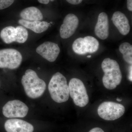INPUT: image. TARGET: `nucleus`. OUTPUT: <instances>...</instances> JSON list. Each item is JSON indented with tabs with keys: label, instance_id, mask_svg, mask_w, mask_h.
<instances>
[{
	"label": "nucleus",
	"instance_id": "9d476101",
	"mask_svg": "<svg viewBox=\"0 0 132 132\" xmlns=\"http://www.w3.org/2000/svg\"><path fill=\"white\" fill-rule=\"evenodd\" d=\"M79 22V19L75 14H69L67 15L60 28V35L61 38L68 39L73 35L78 28Z\"/></svg>",
	"mask_w": 132,
	"mask_h": 132
},
{
	"label": "nucleus",
	"instance_id": "f8f14e48",
	"mask_svg": "<svg viewBox=\"0 0 132 132\" xmlns=\"http://www.w3.org/2000/svg\"><path fill=\"white\" fill-rule=\"evenodd\" d=\"M7 132H33L34 127L30 123L18 119H10L5 124Z\"/></svg>",
	"mask_w": 132,
	"mask_h": 132
},
{
	"label": "nucleus",
	"instance_id": "4be33fe9",
	"mask_svg": "<svg viewBox=\"0 0 132 132\" xmlns=\"http://www.w3.org/2000/svg\"><path fill=\"white\" fill-rule=\"evenodd\" d=\"M38 1L40 3H42V4H46V5H47V4H48L49 3L50 1L53 2L54 1V0H38Z\"/></svg>",
	"mask_w": 132,
	"mask_h": 132
},
{
	"label": "nucleus",
	"instance_id": "7ed1b4c3",
	"mask_svg": "<svg viewBox=\"0 0 132 132\" xmlns=\"http://www.w3.org/2000/svg\"><path fill=\"white\" fill-rule=\"evenodd\" d=\"M48 89L52 99L57 103L65 102L69 98V88L67 79L60 73L57 72L52 76Z\"/></svg>",
	"mask_w": 132,
	"mask_h": 132
},
{
	"label": "nucleus",
	"instance_id": "1a4fd4ad",
	"mask_svg": "<svg viewBox=\"0 0 132 132\" xmlns=\"http://www.w3.org/2000/svg\"><path fill=\"white\" fill-rule=\"evenodd\" d=\"M29 108L24 102L18 100L8 102L3 108V114L7 118H22L27 114Z\"/></svg>",
	"mask_w": 132,
	"mask_h": 132
},
{
	"label": "nucleus",
	"instance_id": "2eb2a0df",
	"mask_svg": "<svg viewBox=\"0 0 132 132\" xmlns=\"http://www.w3.org/2000/svg\"><path fill=\"white\" fill-rule=\"evenodd\" d=\"M19 23L24 27L31 29L37 34H40L46 31L49 26V23L44 21H29L23 19H20Z\"/></svg>",
	"mask_w": 132,
	"mask_h": 132
},
{
	"label": "nucleus",
	"instance_id": "0eeeda50",
	"mask_svg": "<svg viewBox=\"0 0 132 132\" xmlns=\"http://www.w3.org/2000/svg\"><path fill=\"white\" fill-rule=\"evenodd\" d=\"M20 52L13 48L0 50V68L14 69L18 68L22 61Z\"/></svg>",
	"mask_w": 132,
	"mask_h": 132
},
{
	"label": "nucleus",
	"instance_id": "6ab92c4d",
	"mask_svg": "<svg viewBox=\"0 0 132 132\" xmlns=\"http://www.w3.org/2000/svg\"><path fill=\"white\" fill-rule=\"evenodd\" d=\"M68 2L73 5H78L81 3L83 0H66Z\"/></svg>",
	"mask_w": 132,
	"mask_h": 132
},
{
	"label": "nucleus",
	"instance_id": "423d86ee",
	"mask_svg": "<svg viewBox=\"0 0 132 132\" xmlns=\"http://www.w3.org/2000/svg\"><path fill=\"white\" fill-rule=\"evenodd\" d=\"M27 30L23 26H19L15 28L8 26L3 29L0 33V37L6 44L16 42L23 43L28 38Z\"/></svg>",
	"mask_w": 132,
	"mask_h": 132
},
{
	"label": "nucleus",
	"instance_id": "9b49d317",
	"mask_svg": "<svg viewBox=\"0 0 132 132\" xmlns=\"http://www.w3.org/2000/svg\"><path fill=\"white\" fill-rule=\"evenodd\" d=\"M36 52L48 61L53 62L59 56L60 49L56 43L46 42L39 46L36 48Z\"/></svg>",
	"mask_w": 132,
	"mask_h": 132
},
{
	"label": "nucleus",
	"instance_id": "393cba45",
	"mask_svg": "<svg viewBox=\"0 0 132 132\" xmlns=\"http://www.w3.org/2000/svg\"><path fill=\"white\" fill-rule=\"evenodd\" d=\"M92 57V56L91 55H88L87 56V58H91Z\"/></svg>",
	"mask_w": 132,
	"mask_h": 132
},
{
	"label": "nucleus",
	"instance_id": "f3484780",
	"mask_svg": "<svg viewBox=\"0 0 132 132\" xmlns=\"http://www.w3.org/2000/svg\"><path fill=\"white\" fill-rule=\"evenodd\" d=\"M120 52L123 54L124 60L128 64H132V46L127 42L121 44L119 47Z\"/></svg>",
	"mask_w": 132,
	"mask_h": 132
},
{
	"label": "nucleus",
	"instance_id": "5701e85b",
	"mask_svg": "<svg viewBox=\"0 0 132 132\" xmlns=\"http://www.w3.org/2000/svg\"><path fill=\"white\" fill-rule=\"evenodd\" d=\"M129 79L130 81H132V65L130 67L129 71Z\"/></svg>",
	"mask_w": 132,
	"mask_h": 132
},
{
	"label": "nucleus",
	"instance_id": "412c9836",
	"mask_svg": "<svg viewBox=\"0 0 132 132\" xmlns=\"http://www.w3.org/2000/svg\"><path fill=\"white\" fill-rule=\"evenodd\" d=\"M89 132H104V130L99 127H95L93 128Z\"/></svg>",
	"mask_w": 132,
	"mask_h": 132
},
{
	"label": "nucleus",
	"instance_id": "f257e3e1",
	"mask_svg": "<svg viewBox=\"0 0 132 132\" xmlns=\"http://www.w3.org/2000/svg\"><path fill=\"white\" fill-rule=\"evenodd\" d=\"M104 75L102 82L104 87L109 90H113L120 84L122 75L120 66L114 60L106 58L101 64Z\"/></svg>",
	"mask_w": 132,
	"mask_h": 132
},
{
	"label": "nucleus",
	"instance_id": "4468645a",
	"mask_svg": "<svg viewBox=\"0 0 132 132\" xmlns=\"http://www.w3.org/2000/svg\"><path fill=\"white\" fill-rule=\"evenodd\" d=\"M113 23L118 31L123 35H127L130 32V27L127 16L122 12L116 11L112 18Z\"/></svg>",
	"mask_w": 132,
	"mask_h": 132
},
{
	"label": "nucleus",
	"instance_id": "39448f33",
	"mask_svg": "<svg viewBox=\"0 0 132 132\" xmlns=\"http://www.w3.org/2000/svg\"><path fill=\"white\" fill-rule=\"evenodd\" d=\"M125 107L122 104L111 101L104 102L98 108V114L101 118L106 120L118 119L125 113Z\"/></svg>",
	"mask_w": 132,
	"mask_h": 132
},
{
	"label": "nucleus",
	"instance_id": "ddd939ff",
	"mask_svg": "<svg viewBox=\"0 0 132 132\" xmlns=\"http://www.w3.org/2000/svg\"><path fill=\"white\" fill-rule=\"evenodd\" d=\"M95 33L98 38L105 40L109 35V24L106 13L102 12L98 16V21L95 27Z\"/></svg>",
	"mask_w": 132,
	"mask_h": 132
},
{
	"label": "nucleus",
	"instance_id": "a211bd4d",
	"mask_svg": "<svg viewBox=\"0 0 132 132\" xmlns=\"http://www.w3.org/2000/svg\"><path fill=\"white\" fill-rule=\"evenodd\" d=\"M15 0H0V10L5 9L12 5Z\"/></svg>",
	"mask_w": 132,
	"mask_h": 132
},
{
	"label": "nucleus",
	"instance_id": "dca6fc26",
	"mask_svg": "<svg viewBox=\"0 0 132 132\" xmlns=\"http://www.w3.org/2000/svg\"><path fill=\"white\" fill-rule=\"evenodd\" d=\"M23 20L29 21L42 20L43 16L40 10L35 7H30L23 9L20 13Z\"/></svg>",
	"mask_w": 132,
	"mask_h": 132
},
{
	"label": "nucleus",
	"instance_id": "aec40b11",
	"mask_svg": "<svg viewBox=\"0 0 132 132\" xmlns=\"http://www.w3.org/2000/svg\"><path fill=\"white\" fill-rule=\"evenodd\" d=\"M127 9L130 12L132 11V0H127Z\"/></svg>",
	"mask_w": 132,
	"mask_h": 132
},
{
	"label": "nucleus",
	"instance_id": "6e6552de",
	"mask_svg": "<svg viewBox=\"0 0 132 132\" xmlns=\"http://www.w3.org/2000/svg\"><path fill=\"white\" fill-rule=\"evenodd\" d=\"M99 43L96 38L92 36H87L76 39L72 45V49L75 53L85 55L93 53L98 50Z\"/></svg>",
	"mask_w": 132,
	"mask_h": 132
},
{
	"label": "nucleus",
	"instance_id": "b1692460",
	"mask_svg": "<svg viewBox=\"0 0 132 132\" xmlns=\"http://www.w3.org/2000/svg\"><path fill=\"white\" fill-rule=\"evenodd\" d=\"M116 100L119 102H121L122 101V100H121V99L119 98H116Z\"/></svg>",
	"mask_w": 132,
	"mask_h": 132
},
{
	"label": "nucleus",
	"instance_id": "20e7f679",
	"mask_svg": "<svg viewBox=\"0 0 132 132\" xmlns=\"http://www.w3.org/2000/svg\"><path fill=\"white\" fill-rule=\"evenodd\" d=\"M69 95L74 103L78 106L84 107L89 102V97L83 82L77 78H72L69 85Z\"/></svg>",
	"mask_w": 132,
	"mask_h": 132
},
{
	"label": "nucleus",
	"instance_id": "f03ea898",
	"mask_svg": "<svg viewBox=\"0 0 132 132\" xmlns=\"http://www.w3.org/2000/svg\"><path fill=\"white\" fill-rule=\"evenodd\" d=\"M21 83L27 95L32 99L41 96L46 87L45 81L39 78L35 71L31 69L26 71L22 78Z\"/></svg>",
	"mask_w": 132,
	"mask_h": 132
}]
</instances>
